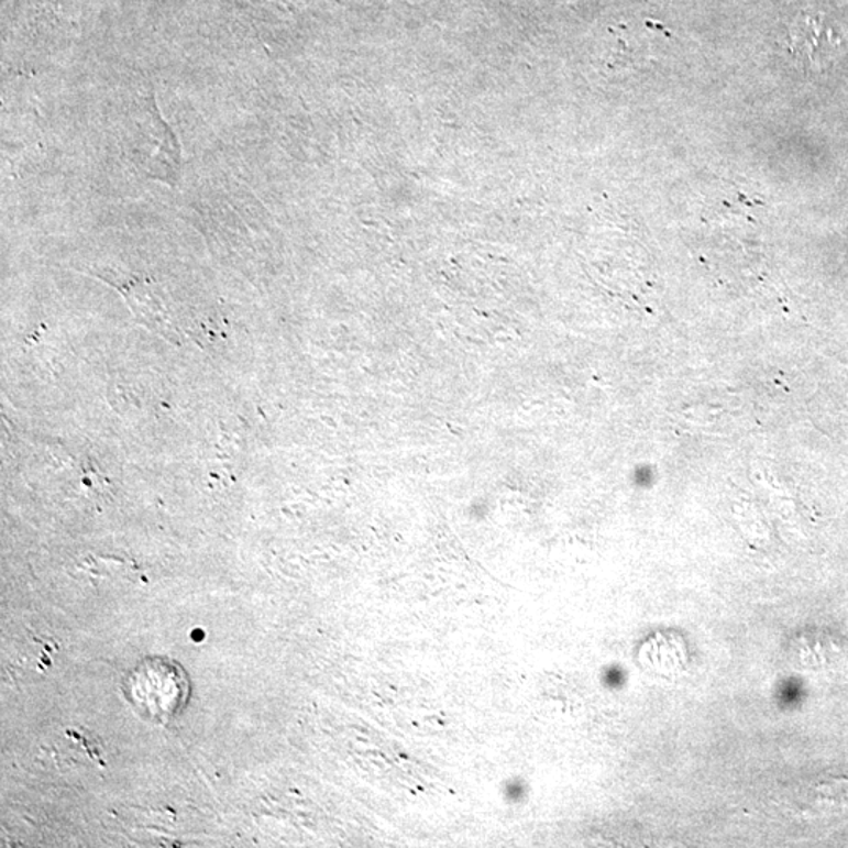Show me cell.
<instances>
[{"instance_id":"cell-1","label":"cell","mask_w":848,"mask_h":848,"mask_svg":"<svg viewBox=\"0 0 848 848\" xmlns=\"http://www.w3.org/2000/svg\"><path fill=\"white\" fill-rule=\"evenodd\" d=\"M789 51L805 71H827L847 54V32L828 14H800L789 31Z\"/></svg>"},{"instance_id":"cell-2","label":"cell","mask_w":848,"mask_h":848,"mask_svg":"<svg viewBox=\"0 0 848 848\" xmlns=\"http://www.w3.org/2000/svg\"><path fill=\"white\" fill-rule=\"evenodd\" d=\"M117 288L126 297L135 318L142 321L143 326L176 343V332L174 327L168 324L167 310H165L159 296L154 294L148 283L132 278L131 282L117 286Z\"/></svg>"}]
</instances>
